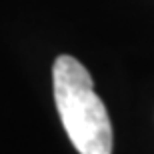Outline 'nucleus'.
Segmentation results:
<instances>
[{"instance_id":"1","label":"nucleus","mask_w":154,"mask_h":154,"mask_svg":"<svg viewBox=\"0 0 154 154\" xmlns=\"http://www.w3.org/2000/svg\"><path fill=\"white\" fill-rule=\"evenodd\" d=\"M54 102L70 142L80 154H112V124L94 92L90 72L72 56H58L52 66Z\"/></svg>"}]
</instances>
